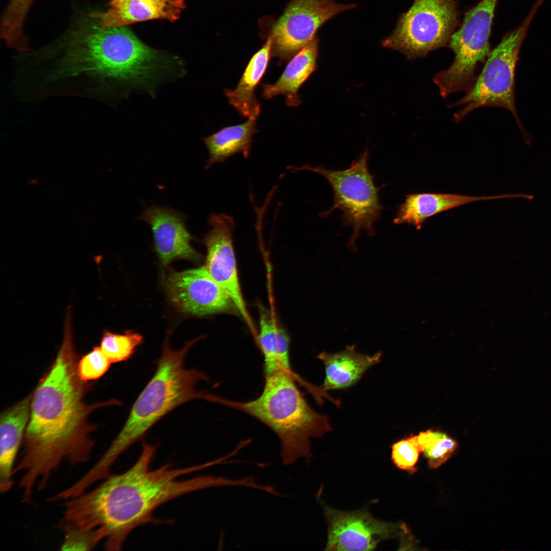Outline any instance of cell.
<instances>
[{
    "label": "cell",
    "mask_w": 551,
    "mask_h": 551,
    "mask_svg": "<svg viewBox=\"0 0 551 551\" xmlns=\"http://www.w3.org/2000/svg\"><path fill=\"white\" fill-rule=\"evenodd\" d=\"M71 319H65L63 340L57 355L31 393L29 421L20 457L13 475L20 473L22 502H29L35 490L48 486L63 461L87 462L94 446L91 434L97 425L88 418L96 409L119 405L115 399L92 404L84 400L91 388L78 373L80 355L74 346Z\"/></svg>",
    "instance_id": "6da1fadb"
},
{
    "label": "cell",
    "mask_w": 551,
    "mask_h": 551,
    "mask_svg": "<svg viewBox=\"0 0 551 551\" xmlns=\"http://www.w3.org/2000/svg\"><path fill=\"white\" fill-rule=\"evenodd\" d=\"M142 447L138 459L129 469L111 474L94 489L67 500L60 528L87 532L98 544L104 540L106 550H120L135 529L161 522L153 516L161 505L190 492L230 484L228 477L209 474L179 479L219 464L218 458L178 468L168 463L152 469L157 446L143 441Z\"/></svg>",
    "instance_id": "7a4b0ae2"
},
{
    "label": "cell",
    "mask_w": 551,
    "mask_h": 551,
    "mask_svg": "<svg viewBox=\"0 0 551 551\" xmlns=\"http://www.w3.org/2000/svg\"><path fill=\"white\" fill-rule=\"evenodd\" d=\"M56 68L72 95L97 101L135 89L154 97L163 82L185 73L179 58L148 46L127 26L102 27L88 14L62 38Z\"/></svg>",
    "instance_id": "3957f363"
},
{
    "label": "cell",
    "mask_w": 551,
    "mask_h": 551,
    "mask_svg": "<svg viewBox=\"0 0 551 551\" xmlns=\"http://www.w3.org/2000/svg\"><path fill=\"white\" fill-rule=\"evenodd\" d=\"M167 332L161 355L157 360L156 371L131 407L125 423L99 460L94 471L107 476L120 455L145 434L158 421L179 406L192 399L208 401L210 393L198 391L197 383L209 381L204 372L184 367L186 356L191 347L202 338L186 342L181 349H173Z\"/></svg>",
    "instance_id": "277c9868"
},
{
    "label": "cell",
    "mask_w": 551,
    "mask_h": 551,
    "mask_svg": "<svg viewBox=\"0 0 551 551\" xmlns=\"http://www.w3.org/2000/svg\"><path fill=\"white\" fill-rule=\"evenodd\" d=\"M265 377L256 398L238 402L215 395L214 403L244 412L267 425L279 438L283 463L290 465L310 454L311 438L321 437L332 428L328 417L306 400L295 382L306 387L309 383L293 371L280 369Z\"/></svg>",
    "instance_id": "5b68a950"
},
{
    "label": "cell",
    "mask_w": 551,
    "mask_h": 551,
    "mask_svg": "<svg viewBox=\"0 0 551 551\" xmlns=\"http://www.w3.org/2000/svg\"><path fill=\"white\" fill-rule=\"evenodd\" d=\"M369 153L365 150L343 170H331L322 165L311 166L305 164L299 167L290 166L289 170L295 172L301 170L313 171L324 177L331 185L334 193V203L327 211L319 214L324 217L338 209L343 224L351 227L353 232L347 246L356 250V241L364 231L369 236H373L375 231L374 223L379 219L384 209L380 203L379 192L380 188L374 182V176L368 166Z\"/></svg>",
    "instance_id": "8992f818"
},
{
    "label": "cell",
    "mask_w": 551,
    "mask_h": 551,
    "mask_svg": "<svg viewBox=\"0 0 551 551\" xmlns=\"http://www.w3.org/2000/svg\"><path fill=\"white\" fill-rule=\"evenodd\" d=\"M544 0H537L520 25L507 34L491 51L484 68L472 87L449 107L461 106L454 115L459 122L471 111L493 106L508 109L518 121L515 106V72L522 44L538 10Z\"/></svg>",
    "instance_id": "52a82bcc"
},
{
    "label": "cell",
    "mask_w": 551,
    "mask_h": 551,
    "mask_svg": "<svg viewBox=\"0 0 551 551\" xmlns=\"http://www.w3.org/2000/svg\"><path fill=\"white\" fill-rule=\"evenodd\" d=\"M498 0H481L465 14L460 28L450 37L448 46L455 54L451 65L433 78L443 97L467 92L477 78L478 65L490 53L489 38Z\"/></svg>",
    "instance_id": "ba28073f"
},
{
    "label": "cell",
    "mask_w": 551,
    "mask_h": 551,
    "mask_svg": "<svg viewBox=\"0 0 551 551\" xmlns=\"http://www.w3.org/2000/svg\"><path fill=\"white\" fill-rule=\"evenodd\" d=\"M458 23L456 1L414 0L382 45L402 53L409 59L423 58L448 45Z\"/></svg>",
    "instance_id": "9c48e42d"
},
{
    "label": "cell",
    "mask_w": 551,
    "mask_h": 551,
    "mask_svg": "<svg viewBox=\"0 0 551 551\" xmlns=\"http://www.w3.org/2000/svg\"><path fill=\"white\" fill-rule=\"evenodd\" d=\"M355 7L335 0H291L271 29V57L278 58L280 62L289 61L315 39L317 31L325 22Z\"/></svg>",
    "instance_id": "30bf717a"
},
{
    "label": "cell",
    "mask_w": 551,
    "mask_h": 551,
    "mask_svg": "<svg viewBox=\"0 0 551 551\" xmlns=\"http://www.w3.org/2000/svg\"><path fill=\"white\" fill-rule=\"evenodd\" d=\"M208 221L210 229L203 240L207 250L204 266L230 296L237 312L256 337L255 326L247 309L239 280L233 245L234 220L226 214L213 213Z\"/></svg>",
    "instance_id": "8fae6325"
},
{
    "label": "cell",
    "mask_w": 551,
    "mask_h": 551,
    "mask_svg": "<svg viewBox=\"0 0 551 551\" xmlns=\"http://www.w3.org/2000/svg\"><path fill=\"white\" fill-rule=\"evenodd\" d=\"M328 525L327 550H371L385 540L405 532L399 523L380 520L367 510L344 511L324 507Z\"/></svg>",
    "instance_id": "7c38bea8"
},
{
    "label": "cell",
    "mask_w": 551,
    "mask_h": 551,
    "mask_svg": "<svg viewBox=\"0 0 551 551\" xmlns=\"http://www.w3.org/2000/svg\"><path fill=\"white\" fill-rule=\"evenodd\" d=\"M164 287L170 302L184 313L203 316L237 311L230 296L204 266L170 272Z\"/></svg>",
    "instance_id": "4fadbf2b"
},
{
    "label": "cell",
    "mask_w": 551,
    "mask_h": 551,
    "mask_svg": "<svg viewBox=\"0 0 551 551\" xmlns=\"http://www.w3.org/2000/svg\"><path fill=\"white\" fill-rule=\"evenodd\" d=\"M186 218L173 209L158 205L146 208L138 217L150 226L154 248L164 266L178 259L196 262L202 259L191 244L194 238L186 228Z\"/></svg>",
    "instance_id": "5bb4252c"
},
{
    "label": "cell",
    "mask_w": 551,
    "mask_h": 551,
    "mask_svg": "<svg viewBox=\"0 0 551 551\" xmlns=\"http://www.w3.org/2000/svg\"><path fill=\"white\" fill-rule=\"evenodd\" d=\"M104 11L88 13L102 27L127 26L155 19H178L185 0H111Z\"/></svg>",
    "instance_id": "9a60e30c"
},
{
    "label": "cell",
    "mask_w": 551,
    "mask_h": 551,
    "mask_svg": "<svg viewBox=\"0 0 551 551\" xmlns=\"http://www.w3.org/2000/svg\"><path fill=\"white\" fill-rule=\"evenodd\" d=\"M523 194L494 196H469L453 193H417L408 194L399 205L393 222L407 223L420 229L425 220L439 213L467 204L496 199L523 198Z\"/></svg>",
    "instance_id": "2e32d148"
},
{
    "label": "cell",
    "mask_w": 551,
    "mask_h": 551,
    "mask_svg": "<svg viewBox=\"0 0 551 551\" xmlns=\"http://www.w3.org/2000/svg\"><path fill=\"white\" fill-rule=\"evenodd\" d=\"M31 393L5 410L0 417V491L14 484L13 470L29 421Z\"/></svg>",
    "instance_id": "e0dca14e"
},
{
    "label": "cell",
    "mask_w": 551,
    "mask_h": 551,
    "mask_svg": "<svg viewBox=\"0 0 551 551\" xmlns=\"http://www.w3.org/2000/svg\"><path fill=\"white\" fill-rule=\"evenodd\" d=\"M382 357V352L372 355L359 353L356 351L355 345H347L335 353H320L317 358L323 363L325 371L321 388L325 391L352 386L367 370L379 363Z\"/></svg>",
    "instance_id": "ac0fdd59"
},
{
    "label": "cell",
    "mask_w": 551,
    "mask_h": 551,
    "mask_svg": "<svg viewBox=\"0 0 551 551\" xmlns=\"http://www.w3.org/2000/svg\"><path fill=\"white\" fill-rule=\"evenodd\" d=\"M318 46V39L315 38L297 53L289 61L276 82L262 85V97L270 99L282 94L285 96L288 106H298L301 101L298 90L316 68Z\"/></svg>",
    "instance_id": "d6986e66"
},
{
    "label": "cell",
    "mask_w": 551,
    "mask_h": 551,
    "mask_svg": "<svg viewBox=\"0 0 551 551\" xmlns=\"http://www.w3.org/2000/svg\"><path fill=\"white\" fill-rule=\"evenodd\" d=\"M271 46L272 39L269 36L249 60L236 87L224 90L229 104L243 117L256 119L260 114L261 104L255 96V91L266 72Z\"/></svg>",
    "instance_id": "ffe728a7"
},
{
    "label": "cell",
    "mask_w": 551,
    "mask_h": 551,
    "mask_svg": "<svg viewBox=\"0 0 551 551\" xmlns=\"http://www.w3.org/2000/svg\"><path fill=\"white\" fill-rule=\"evenodd\" d=\"M256 120L248 118L242 123L223 128L203 138L209 155L205 168L209 169L215 163H222L239 153L248 158L253 135L257 131Z\"/></svg>",
    "instance_id": "44dd1931"
},
{
    "label": "cell",
    "mask_w": 551,
    "mask_h": 551,
    "mask_svg": "<svg viewBox=\"0 0 551 551\" xmlns=\"http://www.w3.org/2000/svg\"><path fill=\"white\" fill-rule=\"evenodd\" d=\"M257 343L264 358L265 376L280 369L292 371L290 362V338L272 314L261 310Z\"/></svg>",
    "instance_id": "7402d4cb"
},
{
    "label": "cell",
    "mask_w": 551,
    "mask_h": 551,
    "mask_svg": "<svg viewBox=\"0 0 551 551\" xmlns=\"http://www.w3.org/2000/svg\"><path fill=\"white\" fill-rule=\"evenodd\" d=\"M417 437L421 453L432 468H438L444 463L458 446L455 440L440 432L428 430L420 432Z\"/></svg>",
    "instance_id": "603a6c76"
},
{
    "label": "cell",
    "mask_w": 551,
    "mask_h": 551,
    "mask_svg": "<svg viewBox=\"0 0 551 551\" xmlns=\"http://www.w3.org/2000/svg\"><path fill=\"white\" fill-rule=\"evenodd\" d=\"M143 339L141 334L132 330H127L123 334L105 330L99 346L112 363H118L130 359Z\"/></svg>",
    "instance_id": "cb8c5ba5"
},
{
    "label": "cell",
    "mask_w": 551,
    "mask_h": 551,
    "mask_svg": "<svg viewBox=\"0 0 551 551\" xmlns=\"http://www.w3.org/2000/svg\"><path fill=\"white\" fill-rule=\"evenodd\" d=\"M111 364L100 346H94L91 351L79 359L77 366L78 373L84 381L96 380L108 371Z\"/></svg>",
    "instance_id": "d4e9b609"
},
{
    "label": "cell",
    "mask_w": 551,
    "mask_h": 551,
    "mask_svg": "<svg viewBox=\"0 0 551 551\" xmlns=\"http://www.w3.org/2000/svg\"><path fill=\"white\" fill-rule=\"evenodd\" d=\"M420 453L417 435H411L392 445L391 460L399 469L413 472L415 470V465Z\"/></svg>",
    "instance_id": "484cf974"
}]
</instances>
